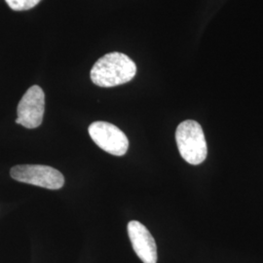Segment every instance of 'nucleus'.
I'll return each instance as SVG.
<instances>
[{
  "label": "nucleus",
  "instance_id": "nucleus-4",
  "mask_svg": "<svg viewBox=\"0 0 263 263\" xmlns=\"http://www.w3.org/2000/svg\"><path fill=\"white\" fill-rule=\"evenodd\" d=\"M88 131L95 143L105 152L114 156H123L128 151L129 140L115 125L97 121L89 126Z\"/></svg>",
  "mask_w": 263,
  "mask_h": 263
},
{
  "label": "nucleus",
  "instance_id": "nucleus-3",
  "mask_svg": "<svg viewBox=\"0 0 263 263\" xmlns=\"http://www.w3.org/2000/svg\"><path fill=\"white\" fill-rule=\"evenodd\" d=\"M10 176L20 182L57 190L65 184L61 172L44 165H17L10 171Z\"/></svg>",
  "mask_w": 263,
  "mask_h": 263
},
{
  "label": "nucleus",
  "instance_id": "nucleus-2",
  "mask_svg": "<svg viewBox=\"0 0 263 263\" xmlns=\"http://www.w3.org/2000/svg\"><path fill=\"white\" fill-rule=\"evenodd\" d=\"M180 156L191 165H200L207 158L208 146L203 129L194 120L180 123L176 131Z\"/></svg>",
  "mask_w": 263,
  "mask_h": 263
},
{
  "label": "nucleus",
  "instance_id": "nucleus-1",
  "mask_svg": "<svg viewBox=\"0 0 263 263\" xmlns=\"http://www.w3.org/2000/svg\"><path fill=\"white\" fill-rule=\"evenodd\" d=\"M137 73V66L131 58L118 52L99 59L91 69V79L99 87L110 88L131 81Z\"/></svg>",
  "mask_w": 263,
  "mask_h": 263
},
{
  "label": "nucleus",
  "instance_id": "nucleus-5",
  "mask_svg": "<svg viewBox=\"0 0 263 263\" xmlns=\"http://www.w3.org/2000/svg\"><path fill=\"white\" fill-rule=\"evenodd\" d=\"M45 110V95L37 86H31L23 96L17 108L16 123L28 129H35L43 121Z\"/></svg>",
  "mask_w": 263,
  "mask_h": 263
},
{
  "label": "nucleus",
  "instance_id": "nucleus-6",
  "mask_svg": "<svg viewBox=\"0 0 263 263\" xmlns=\"http://www.w3.org/2000/svg\"><path fill=\"white\" fill-rule=\"evenodd\" d=\"M128 234L133 249L143 263L157 262V247L148 229L137 220L128 223Z\"/></svg>",
  "mask_w": 263,
  "mask_h": 263
},
{
  "label": "nucleus",
  "instance_id": "nucleus-7",
  "mask_svg": "<svg viewBox=\"0 0 263 263\" xmlns=\"http://www.w3.org/2000/svg\"><path fill=\"white\" fill-rule=\"evenodd\" d=\"M14 11H26L35 7L41 0H5Z\"/></svg>",
  "mask_w": 263,
  "mask_h": 263
}]
</instances>
